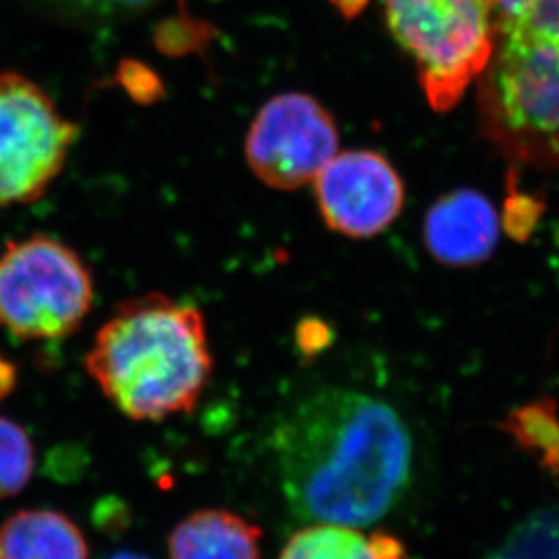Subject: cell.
<instances>
[{
    "label": "cell",
    "mask_w": 559,
    "mask_h": 559,
    "mask_svg": "<svg viewBox=\"0 0 559 559\" xmlns=\"http://www.w3.org/2000/svg\"><path fill=\"white\" fill-rule=\"evenodd\" d=\"M286 497L307 522L368 527L412 480L413 440L384 401L324 390L302 402L281 433Z\"/></svg>",
    "instance_id": "obj_1"
},
{
    "label": "cell",
    "mask_w": 559,
    "mask_h": 559,
    "mask_svg": "<svg viewBox=\"0 0 559 559\" xmlns=\"http://www.w3.org/2000/svg\"><path fill=\"white\" fill-rule=\"evenodd\" d=\"M85 370L138 423L192 413L214 370L205 316L159 292L126 299L96 332Z\"/></svg>",
    "instance_id": "obj_2"
},
{
    "label": "cell",
    "mask_w": 559,
    "mask_h": 559,
    "mask_svg": "<svg viewBox=\"0 0 559 559\" xmlns=\"http://www.w3.org/2000/svg\"><path fill=\"white\" fill-rule=\"evenodd\" d=\"M478 82L487 140L512 164L559 170V0H533L495 22V46Z\"/></svg>",
    "instance_id": "obj_3"
},
{
    "label": "cell",
    "mask_w": 559,
    "mask_h": 559,
    "mask_svg": "<svg viewBox=\"0 0 559 559\" xmlns=\"http://www.w3.org/2000/svg\"><path fill=\"white\" fill-rule=\"evenodd\" d=\"M391 37L417 68L429 106L445 112L480 79L495 46L492 0H380Z\"/></svg>",
    "instance_id": "obj_4"
},
{
    "label": "cell",
    "mask_w": 559,
    "mask_h": 559,
    "mask_svg": "<svg viewBox=\"0 0 559 559\" xmlns=\"http://www.w3.org/2000/svg\"><path fill=\"white\" fill-rule=\"evenodd\" d=\"M95 281L76 250L46 234L0 253V326L22 341L68 337L90 316Z\"/></svg>",
    "instance_id": "obj_5"
},
{
    "label": "cell",
    "mask_w": 559,
    "mask_h": 559,
    "mask_svg": "<svg viewBox=\"0 0 559 559\" xmlns=\"http://www.w3.org/2000/svg\"><path fill=\"white\" fill-rule=\"evenodd\" d=\"M79 134L40 85L15 71L0 73V209L40 200Z\"/></svg>",
    "instance_id": "obj_6"
},
{
    "label": "cell",
    "mask_w": 559,
    "mask_h": 559,
    "mask_svg": "<svg viewBox=\"0 0 559 559\" xmlns=\"http://www.w3.org/2000/svg\"><path fill=\"white\" fill-rule=\"evenodd\" d=\"M337 151V123L305 93H283L266 102L245 140V158L253 175L280 190L316 181Z\"/></svg>",
    "instance_id": "obj_7"
},
{
    "label": "cell",
    "mask_w": 559,
    "mask_h": 559,
    "mask_svg": "<svg viewBox=\"0 0 559 559\" xmlns=\"http://www.w3.org/2000/svg\"><path fill=\"white\" fill-rule=\"evenodd\" d=\"M319 212L333 233L373 238L395 222L404 206V183L395 167L374 151H346L319 173Z\"/></svg>",
    "instance_id": "obj_8"
},
{
    "label": "cell",
    "mask_w": 559,
    "mask_h": 559,
    "mask_svg": "<svg viewBox=\"0 0 559 559\" xmlns=\"http://www.w3.org/2000/svg\"><path fill=\"white\" fill-rule=\"evenodd\" d=\"M500 238L497 209L473 189H456L435 201L424 219V243L438 263L471 269L491 258Z\"/></svg>",
    "instance_id": "obj_9"
},
{
    "label": "cell",
    "mask_w": 559,
    "mask_h": 559,
    "mask_svg": "<svg viewBox=\"0 0 559 559\" xmlns=\"http://www.w3.org/2000/svg\"><path fill=\"white\" fill-rule=\"evenodd\" d=\"M263 531L225 509H203L169 536V559H259Z\"/></svg>",
    "instance_id": "obj_10"
},
{
    "label": "cell",
    "mask_w": 559,
    "mask_h": 559,
    "mask_svg": "<svg viewBox=\"0 0 559 559\" xmlns=\"http://www.w3.org/2000/svg\"><path fill=\"white\" fill-rule=\"evenodd\" d=\"M0 559H90V545L63 512L24 509L0 525Z\"/></svg>",
    "instance_id": "obj_11"
},
{
    "label": "cell",
    "mask_w": 559,
    "mask_h": 559,
    "mask_svg": "<svg viewBox=\"0 0 559 559\" xmlns=\"http://www.w3.org/2000/svg\"><path fill=\"white\" fill-rule=\"evenodd\" d=\"M503 433L534 454L550 475L559 476V413L552 396H539L507 413L500 423Z\"/></svg>",
    "instance_id": "obj_12"
},
{
    "label": "cell",
    "mask_w": 559,
    "mask_h": 559,
    "mask_svg": "<svg viewBox=\"0 0 559 559\" xmlns=\"http://www.w3.org/2000/svg\"><path fill=\"white\" fill-rule=\"evenodd\" d=\"M53 21L74 26H107L129 21L164 0H22Z\"/></svg>",
    "instance_id": "obj_13"
},
{
    "label": "cell",
    "mask_w": 559,
    "mask_h": 559,
    "mask_svg": "<svg viewBox=\"0 0 559 559\" xmlns=\"http://www.w3.org/2000/svg\"><path fill=\"white\" fill-rule=\"evenodd\" d=\"M280 559H371L368 539L352 528L319 523L292 536Z\"/></svg>",
    "instance_id": "obj_14"
},
{
    "label": "cell",
    "mask_w": 559,
    "mask_h": 559,
    "mask_svg": "<svg viewBox=\"0 0 559 559\" xmlns=\"http://www.w3.org/2000/svg\"><path fill=\"white\" fill-rule=\"evenodd\" d=\"M487 559H559V507L523 520Z\"/></svg>",
    "instance_id": "obj_15"
},
{
    "label": "cell",
    "mask_w": 559,
    "mask_h": 559,
    "mask_svg": "<svg viewBox=\"0 0 559 559\" xmlns=\"http://www.w3.org/2000/svg\"><path fill=\"white\" fill-rule=\"evenodd\" d=\"M35 448L21 424L0 417V500L15 497L29 484Z\"/></svg>",
    "instance_id": "obj_16"
},
{
    "label": "cell",
    "mask_w": 559,
    "mask_h": 559,
    "mask_svg": "<svg viewBox=\"0 0 559 559\" xmlns=\"http://www.w3.org/2000/svg\"><path fill=\"white\" fill-rule=\"evenodd\" d=\"M544 212V205L539 201L533 200L531 195L514 194L509 195L506 212H503V228L512 239L520 243L527 241L538 225L539 217Z\"/></svg>",
    "instance_id": "obj_17"
},
{
    "label": "cell",
    "mask_w": 559,
    "mask_h": 559,
    "mask_svg": "<svg viewBox=\"0 0 559 559\" xmlns=\"http://www.w3.org/2000/svg\"><path fill=\"white\" fill-rule=\"evenodd\" d=\"M333 337L335 332L332 324L322 317H302L296 328L297 349L302 359H316L317 355L326 352L332 346Z\"/></svg>",
    "instance_id": "obj_18"
},
{
    "label": "cell",
    "mask_w": 559,
    "mask_h": 559,
    "mask_svg": "<svg viewBox=\"0 0 559 559\" xmlns=\"http://www.w3.org/2000/svg\"><path fill=\"white\" fill-rule=\"evenodd\" d=\"M371 559H406V547L401 539L385 533H373L368 539Z\"/></svg>",
    "instance_id": "obj_19"
},
{
    "label": "cell",
    "mask_w": 559,
    "mask_h": 559,
    "mask_svg": "<svg viewBox=\"0 0 559 559\" xmlns=\"http://www.w3.org/2000/svg\"><path fill=\"white\" fill-rule=\"evenodd\" d=\"M16 384V368L11 360L0 355V401L10 395Z\"/></svg>",
    "instance_id": "obj_20"
},
{
    "label": "cell",
    "mask_w": 559,
    "mask_h": 559,
    "mask_svg": "<svg viewBox=\"0 0 559 559\" xmlns=\"http://www.w3.org/2000/svg\"><path fill=\"white\" fill-rule=\"evenodd\" d=\"M109 559H148V558H145V556H142V555H136V552H129V550H127V552H118V555H115V556H112V558H109Z\"/></svg>",
    "instance_id": "obj_21"
}]
</instances>
